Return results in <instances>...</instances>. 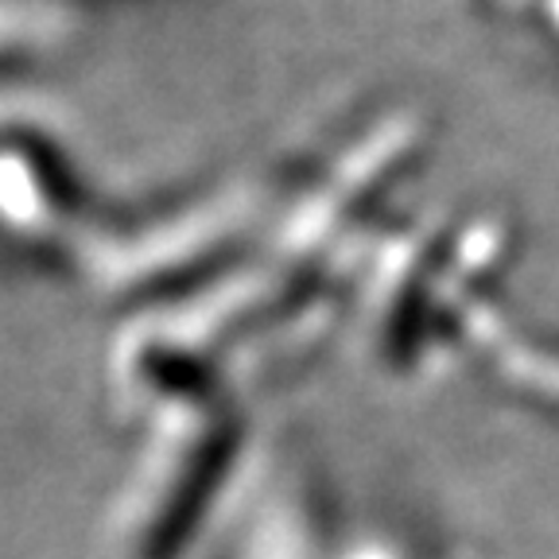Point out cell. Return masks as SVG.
<instances>
[{
    "label": "cell",
    "instance_id": "6da1fadb",
    "mask_svg": "<svg viewBox=\"0 0 559 559\" xmlns=\"http://www.w3.org/2000/svg\"><path fill=\"white\" fill-rule=\"evenodd\" d=\"M342 559H396L393 551H384V548H358V551H349V556Z\"/></svg>",
    "mask_w": 559,
    "mask_h": 559
}]
</instances>
